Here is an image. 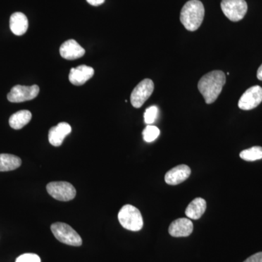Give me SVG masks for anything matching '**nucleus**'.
Masks as SVG:
<instances>
[{
	"label": "nucleus",
	"mask_w": 262,
	"mask_h": 262,
	"mask_svg": "<svg viewBox=\"0 0 262 262\" xmlns=\"http://www.w3.org/2000/svg\"><path fill=\"white\" fill-rule=\"evenodd\" d=\"M190 175V168L187 165H180L167 172L165 176V181L169 185H178L187 180Z\"/></svg>",
	"instance_id": "obj_10"
},
{
	"label": "nucleus",
	"mask_w": 262,
	"mask_h": 262,
	"mask_svg": "<svg viewBox=\"0 0 262 262\" xmlns=\"http://www.w3.org/2000/svg\"><path fill=\"white\" fill-rule=\"evenodd\" d=\"M142 134L144 140L146 142H152V141L156 140L158 136H160V130L158 127L154 126V125H148L143 131Z\"/></svg>",
	"instance_id": "obj_20"
},
{
	"label": "nucleus",
	"mask_w": 262,
	"mask_h": 262,
	"mask_svg": "<svg viewBox=\"0 0 262 262\" xmlns=\"http://www.w3.org/2000/svg\"><path fill=\"white\" fill-rule=\"evenodd\" d=\"M225 83V74L215 70L203 75L198 82V88L207 104H211L216 101Z\"/></svg>",
	"instance_id": "obj_1"
},
{
	"label": "nucleus",
	"mask_w": 262,
	"mask_h": 262,
	"mask_svg": "<svg viewBox=\"0 0 262 262\" xmlns=\"http://www.w3.org/2000/svg\"><path fill=\"white\" fill-rule=\"evenodd\" d=\"M244 262H262V252L255 253Z\"/></svg>",
	"instance_id": "obj_23"
},
{
	"label": "nucleus",
	"mask_w": 262,
	"mask_h": 262,
	"mask_svg": "<svg viewBox=\"0 0 262 262\" xmlns=\"http://www.w3.org/2000/svg\"><path fill=\"white\" fill-rule=\"evenodd\" d=\"M39 93V88L37 84L32 86L15 85L8 94V99L12 103L24 102L34 99Z\"/></svg>",
	"instance_id": "obj_8"
},
{
	"label": "nucleus",
	"mask_w": 262,
	"mask_h": 262,
	"mask_svg": "<svg viewBox=\"0 0 262 262\" xmlns=\"http://www.w3.org/2000/svg\"><path fill=\"white\" fill-rule=\"evenodd\" d=\"M205 8L200 0H189L183 7L180 20L188 31L198 30L204 19Z\"/></svg>",
	"instance_id": "obj_2"
},
{
	"label": "nucleus",
	"mask_w": 262,
	"mask_h": 262,
	"mask_svg": "<svg viewBox=\"0 0 262 262\" xmlns=\"http://www.w3.org/2000/svg\"><path fill=\"white\" fill-rule=\"evenodd\" d=\"M32 120V113L28 110L17 112L9 119L10 126L15 130H20L27 125Z\"/></svg>",
	"instance_id": "obj_17"
},
{
	"label": "nucleus",
	"mask_w": 262,
	"mask_h": 262,
	"mask_svg": "<svg viewBox=\"0 0 262 262\" xmlns=\"http://www.w3.org/2000/svg\"><path fill=\"white\" fill-rule=\"evenodd\" d=\"M48 194L57 201L67 202L75 198L76 189L70 183L67 182H53L49 183L46 187Z\"/></svg>",
	"instance_id": "obj_6"
},
{
	"label": "nucleus",
	"mask_w": 262,
	"mask_h": 262,
	"mask_svg": "<svg viewBox=\"0 0 262 262\" xmlns=\"http://www.w3.org/2000/svg\"><path fill=\"white\" fill-rule=\"evenodd\" d=\"M221 8L231 21L237 22L247 13L248 5L245 0H222Z\"/></svg>",
	"instance_id": "obj_5"
},
{
	"label": "nucleus",
	"mask_w": 262,
	"mask_h": 262,
	"mask_svg": "<svg viewBox=\"0 0 262 262\" xmlns=\"http://www.w3.org/2000/svg\"><path fill=\"white\" fill-rule=\"evenodd\" d=\"M158 108L156 106H150L146 108L145 113H144V121L147 125H151L154 123L158 117Z\"/></svg>",
	"instance_id": "obj_21"
},
{
	"label": "nucleus",
	"mask_w": 262,
	"mask_h": 262,
	"mask_svg": "<svg viewBox=\"0 0 262 262\" xmlns=\"http://www.w3.org/2000/svg\"><path fill=\"white\" fill-rule=\"evenodd\" d=\"M60 54L67 60H75L84 56L85 51L75 39H69L60 47Z\"/></svg>",
	"instance_id": "obj_13"
},
{
	"label": "nucleus",
	"mask_w": 262,
	"mask_h": 262,
	"mask_svg": "<svg viewBox=\"0 0 262 262\" xmlns=\"http://www.w3.org/2000/svg\"><path fill=\"white\" fill-rule=\"evenodd\" d=\"M193 232V223L189 219L182 218L173 221L169 226L168 232L172 237H188Z\"/></svg>",
	"instance_id": "obj_12"
},
{
	"label": "nucleus",
	"mask_w": 262,
	"mask_h": 262,
	"mask_svg": "<svg viewBox=\"0 0 262 262\" xmlns=\"http://www.w3.org/2000/svg\"><path fill=\"white\" fill-rule=\"evenodd\" d=\"M262 102V88L253 86L243 94L238 101V107L242 110H253Z\"/></svg>",
	"instance_id": "obj_9"
},
{
	"label": "nucleus",
	"mask_w": 262,
	"mask_h": 262,
	"mask_svg": "<svg viewBox=\"0 0 262 262\" xmlns=\"http://www.w3.org/2000/svg\"><path fill=\"white\" fill-rule=\"evenodd\" d=\"M206 208V201L203 198H196L186 208L185 214L190 220H198L204 214Z\"/></svg>",
	"instance_id": "obj_16"
},
{
	"label": "nucleus",
	"mask_w": 262,
	"mask_h": 262,
	"mask_svg": "<svg viewBox=\"0 0 262 262\" xmlns=\"http://www.w3.org/2000/svg\"><path fill=\"white\" fill-rule=\"evenodd\" d=\"M154 82L150 79H145L137 84L130 96L132 106L136 108L141 107L154 91Z\"/></svg>",
	"instance_id": "obj_7"
},
{
	"label": "nucleus",
	"mask_w": 262,
	"mask_h": 262,
	"mask_svg": "<svg viewBox=\"0 0 262 262\" xmlns=\"http://www.w3.org/2000/svg\"><path fill=\"white\" fill-rule=\"evenodd\" d=\"M86 1L93 6H98V5H102L105 0H86Z\"/></svg>",
	"instance_id": "obj_24"
},
{
	"label": "nucleus",
	"mask_w": 262,
	"mask_h": 262,
	"mask_svg": "<svg viewBox=\"0 0 262 262\" xmlns=\"http://www.w3.org/2000/svg\"><path fill=\"white\" fill-rule=\"evenodd\" d=\"M51 229L55 237L62 244L77 247L82 246V239L80 234L67 224L56 222L51 225Z\"/></svg>",
	"instance_id": "obj_4"
},
{
	"label": "nucleus",
	"mask_w": 262,
	"mask_h": 262,
	"mask_svg": "<svg viewBox=\"0 0 262 262\" xmlns=\"http://www.w3.org/2000/svg\"><path fill=\"white\" fill-rule=\"evenodd\" d=\"M94 75V70L92 67L86 65H81L76 68L71 69L69 80L71 83L75 85H82L92 78Z\"/></svg>",
	"instance_id": "obj_11"
},
{
	"label": "nucleus",
	"mask_w": 262,
	"mask_h": 262,
	"mask_svg": "<svg viewBox=\"0 0 262 262\" xmlns=\"http://www.w3.org/2000/svg\"><path fill=\"white\" fill-rule=\"evenodd\" d=\"M118 220L123 228L133 232L140 231L144 226L140 211L131 205L122 207L118 213Z\"/></svg>",
	"instance_id": "obj_3"
},
{
	"label": "nucleus",
	"mask_w": 262,
	"mask_h": 262,
	"mask_svg": "<svg viewBox=\"0 0 262 262\" xmlns=\"http://www.w3.org/2000/svg\"><path fill=\"white\" fill-rule=\"evenodd\" d=\"M241 159L248 162L256 161L262 159L261 146H253L249 149H245L239 154Z\"/></svg>",
	"instance_id": "obj_19"
},
{
	"label": "nucleus",
	"mask_w": 262,
	"mask_h": 262,
	"mask_svg": "<svg viewBox=\"0 0 262 262\" xmlns=\"http://www.w3.org/2000/svg\"><path fill=\"white\" fill-rule=\"evenodd\" d=\"M29 21L27 17L20 12L13 13L10 16V28L11 32L17 36H21L27 32Z\"/></svg>",
	"instance_id": "obj_15"
},
{
	"label": "nucleus",
	"mask_w": 262,
	"mask_h": 262,
	"mask_svg": "<svg viewBox=\"0 0 262 262\" xmlns=\"http://www.w3.org/2000/svg\"><path fill=\"white\" fill-rule=\"evenodd\" d=\"M21 165V160L15 155L0 154V172L11 171Z\"/></svg>",
	"instance_id": "obj_18"
},
{
	"label": "nucleus",
	"mask_w": 262,
	"mask_h": 262,
	"mask_svg": "<svg viewBox=\"0 0 262 262\" xmlns=\"http://www.w3.org/2000/svg\"><path fill=\"white\" fill-rule=\"evenodd\" d=\"M257 78L258 80L262 81V64L260 66L257 71Z\"/></svg>",
	"instance_id": "obj_25"
},
{
	"label": "nucleus",
	"mask_w": 262,
	"mask_h": 262,
	"mask_svg": "<svg viewBox=\"0 0 262 262\" xmlns=\"http://www.w3.org/2000/svg\"><path fill=\"white\" fill-rule=\"evenodd\" d=\"M15 262H41L40 258L34 253H25L17 258Z\"/></svg>",
	"instance_id": "obj_22"
},
{
	"label": "nucleus",
	"mask_w": 262,
	"mask_h": 262,
	"mask_svg": "<svg viewBox=\"0 0 262 262\" xmlns=\"http://www.w3.org/2000/svg\"><path fill=\"white\" fill-rule=\"evenodd\" d=\"M72 131L70 124L67 122H60L55 127H52L48 134V140L50 144L54 146H60L63 143L66 136Z\"/></svg>",
	"instance_id": "obj_14"
}]
</instances>
